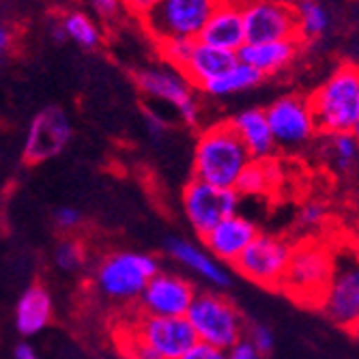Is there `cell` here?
Returning <instances> with one entry per match:
<instances>
[{"mask_svg":"<svg viewBox=\"0 0 359 359\" xmlns=\"http://www.w3.org/2000/svg\"><path fill=\"white\" fill-rule=\"evenodd\" d=\"M52 39L56 43H62L65 39H69L67 37V30H65V26H62V20H58V22L52 24Z\"/></svg>","mask_w":359,"mask_h":359,"instance_id":"cell-42","label":"cell"},{"mask_svg":"<svg viewBox=\"0 0 359 359\" xmlns=\"http://www.w3.org/2000/svg\"><path fill=\"white\" fill-rule=\"evenodd\" d=\"M13 359H41L39 353L35 351V346H30L28 342H20L13 348Z\"/></svg>","mask_w":359,"mask_h":359,"instance_id":"cell-39","label":"cell"},{"mask_svg":"<svg viewBox=\"0 0 359 359\" xmlns=\"http://www.w3.org/2000/svg\"><path fill=\"white\" fill-rule=\"evenodd\" d=\"M237 62H239V54L217 50L213 46H207V43L198 41V43H196V50H194L189 62H187V67L181 74L194 84V88L203 90L209 82L217 80L228 69H233Z\"/></svg>","mask_w":359,"mask_h":359,"instance_id":"cell-21","label":"cell"},{"mask_svg":"<svg viewBox=\"0 0 359 359\" xmlns=\"http://www.w3.org/2000/svg\"><path fill=\"white\" fill-rule=\"evenodd\" d=\"M280 181V168L271 159H254L250 168L243 172L237 191L241 196H260L269 194Z\"/></svg>","mask_w":359,"mask_h":359,"instance_id":"cell-25","label":"cell"},{"mask_svg":"<svg viewBox=\"0 0 359 359\" xmlns=\"http://www.w3.org/2000/svg\"><path fill=\"white\" fill-rule=\"evenodd\" d=\"M166 254L179 263L183 269L191 271L196 278L205 280L209 286L213 288H228L233 282L231 273L224 267V263L219 260L203 245H196L187 239H181V237H170L166 239Z\"/></svg>","mask_w":359,"mask_h":359,"instance_id":"cell-17","label":"cell"},{"mask_svg":"<svg viewBox=\"0 0 359 359\" xmlns=\"http://www.w3.org/2000/svg\"><path fill=\"white\" fill-rule=\"evenodd\" d=\"M198 290L196 286L172 271H159L147 286L140 297V314L144 316H164L183 318L191 310Z\"/></svg>","mask_w":359,"mask_h":359,"instance_id":"cell-15","label":"cell"},{"mask_svg":"<svg viewBox=\"0 0 359 359\" xmlns=\"http://www.w3.org/2000/svg\"><path fill=\"white\" fill-rule=\"evenodd\" d=\"M265 112L271 125L276 144L282 151H299L320 134L308 97L302 95L280 97L269 108H265Z\"/></svg>","mask_w":359,"mask_h":359,"instance_id":"cell-10","label":"cell"},{"mask_svg":"<svg viewBox=\"0 0 359 359\" xmlns=\"http://www.w3.org/2000/svg\"><path fill=\"white\" fill-rule=\"evenodd\" d=\"M134 82L151 100H159L177 110L181 121L196 127L201 118V108L196 102L194 84L172 67H149L134 74Z\"/></svg>","mask_w":359,"mask_h":359,"instance_id":"cell-11","label":"cell"},{"mask_svg":"<svg viewBox=\"0 0 359 359\" xmlns=\"http://www.w3.org/2000/svg\"><path fill=\"white\" fill-rule=\"evenodd\" d=\"M353 134H355L357 140H359V121H357V125H355V129H353Z\"/></svg>","mask_w":359,"mask_h":359,"instance_id":"cell-43","label":"cell"},{"mask_svg":"<svg viewBox=\"0 0 359 359\" xmlns=\"http://www.w3.org/2000/svg\"><path fill=\"white\" fill-rule=\"evenodd\" d=\"M54 224L62 233H74L82 226V213L76 207H60L54 213Z\"/></svg>","mask_w":359,"mask_h":359,"instance_id":"cell-32","label":"cell"},{"mask_svg":"<svg viewBox=\"0 0 359 359\" xmlns=\"http://www.w3.org/2000/svg\"><path fill=\"white\" fill-rule=\"evenodd\" d=\"M198 41L217 50L239 54V50L248 43L243 11L233 7H217V11L201 32Z\"/></svg>","mask_w":359,"mask_h":359,"instance_id":"cell-19","label":"cell"},{"mask_svg":"<svg viewBox=\"0 0 359 359\" xmlns=\"http://www.w3.org/2000/svg\"><path fill=\"white\" fill-rule=\"evenodd\" d=\"M217 7V0H161L140 22L155 43L166 39H198Z\"/></svg>","mask_w":359,"mask_h":359,"instance_id":"cell-6","label":"cell"},{"mask_svg":"<svg viewBox=\"0 0 359 359\" xmlns=\"http://www.w3.org/2000/svg\"><path fill=\"white\" fill-rule=\"evenodd\" d=\"M62 26L67 30V37L72 41H76L78 46L86 48V50H95L97 46L102 43V32L93 24V20L80 11H72L65 13L62 18Z\"/></svg>","mask_w":359,"mask_h":359,"instance_id":"cell-27","label":"cell"},{"mask_svg":"<svg viewBox=\"0 0 359 359\" xmlns=\"http://www.w3.org/2000/svg\"><path fill=\"white\" fill-rule=\"evenodd\" d=\"M263 74L256 72L254 67L245 62H237L233 69H228L224 76H219L217 80L209 82L203 93L211 95V97H226V95H235V93H243V90H250L254 86H258L263 82Z\"/></svg>","mask_w":359,"mask_h":359,"instance_id":"cell-24","label":"cell"},{"mask_svg":"<svg viewBox=\"0 0 359 359\" xmlns=\"http://www.w3.org/2000/svg\"><path fill=\"white\" fill-rule=\"evenodd\" d=\"M90 5L95 7V11L100 13L106 20H112L118 15L121 7H123V0H90Z\"/></svg>","mask_w":359,"mask_h":359,"instance_id":"cell-37","label":"cell"},{"mask_svg":"<svg viewBox=\"0 0 359 359\" xmlns=\"http://www.w3.org/2000/svg\"><path fill=\"white\" fill-rule=\"evenodd\" d=\"M11 39H13V32L9 30V26L0 28V52L7 54L11 50Z\"/></svg>","mask_w":359,"mask_h":359,"instance_id":"cell-40","label":"cell"},{"mask_svg":"<svg viewBox=\"0 0 359 359\" xmlns=\"http://www.w3.org/2000/svg\"><path fill=\"white\" fill-rule=\"evenodd\" d=\"M318 310L340 330L359 336V250H336V267Z\"/></svg>","mask_w":359,"mask_h":359,"instance_id":"cell-7","label":"cell"},{"mask_svg":"<svg viewBox=\"0 0 359 359\" xmlns=\"http://www.w3.org/2000/svg\"><path fill=\"white\" fill-rule=\"evenodd\" d=\"M245 338L263 353L265 357L273 351V346H276V336H273V332H271V327H267V325H263V323H252V325H248V334H245Z\"/></svg>","mask_w":359,"mask_h":359,"instance_id":"cell-31","label":"cell"},{"mask_svg":"<svg viewBox=\"0 0 359 359\" xmlns=\"http://www.w3.org/2000/svg\"><path fill=\"white\" fill-rule=\"evenodd\" d=\"M132 327L161 359H185V355L198 344L187 316L164 318V316H138L129 323Z\"/></svg>","mask_w":359,"mask_h":359,"instance_id":"cell-14","label":"cell"},{"mask_svg":"<svg viewBox=\"0 0 359 359\" xmlns=\"http://www.w3.org/2000/svg\"><path fill=\"white\" fill-rule=\"evenodd\" d=\"M357 209H359V198H357Z\"/></svg>","mask_w":359,"mask_h":359,"instance_id":"cell-44","label":"cell"},{"mask_svg":"<svg viewBox=\"0 0 359 359\" xmlns=\"http://www.w3.org/2000/svg\"><path fill=\"white\" fill-rule=\"evenodd\" d=\"M187 320L198 342L228 351L248 334V323L233 299L222 290H203L196 297Z\"/></svg>","mask_w":359,"mask_h":359,"instance_id":"cell-5","label":"cell"},{"mask_svg":"<svg viewBox=\"0 0 359 359\" xmlns=\"http://www.w3.org/2000/svg\"><path fill=\"white\" fill-rule=\"evenodd\" d=\"M241 194L237 189L217 187L194 179L181 191V207L191 231L201 239L217 224L237 215Z\"/></svg>","mask_w":359,"mask_h":359,"instance_id":"cell-8","label":"cell"},{"mask_svg":"<svg viewBox=\"0 0 359 359\" xmlns=\"http://www.w3.org/2000/svg\"><path fill=\"white\" fill-rule=\"evenodd\" d=\"M74 136L72 121L62 108L48 106L32 116L22 147V159L35 166L58 157Z\"/></svg>","mask_w":359,"mask_h":359,"instance_id":"cell-12","label":"cell"},{"mask_svg":"<svg viewBox=\"0 0 359 359\" xmlns=\"http://www.w3.org/2000/svg\"><path fill=\"white\" fill-rule=\"evenodd\" d=\"M52 316H54V304L48 288L41 284H32L22 292V297L15 304V312H13L15 330L26 338L37 336L52 323Z\"/></svg>","mask_w":359,"mask_h":359,"instance_id":"cell-18","label":"cell"},{"mask_svg":"<svg viewBox=\"0 0 359 359\" xmlns=\"http://www.w3.org/2000/svg\"><path fill=\"white\" fill-rule=\"evenodd\" d=\"M231 123L254 159H271V153L278 149V144L265 110H243L237 116H233Z\"/></svg>","mask_w":359,"mask_h":359,"instance_id":"cell-22","label":"cell"},{"mask_svg":"<svg viewBox=\"0 0 359 359\" xmlns=\"http://www.w3.org/2000/svg\"><path fill=\"white\" fill-rule=\"evenodd\" d=\"M228 359H265V355L260 353L248 338H243L233 348H228Z\"/></svg>","mask_w":359,"mask_h":359,"instance_id":"cell-34","label":"cell"},{"mask_svg":"<svg viewBox=\"0 0 359 359\" xmlns=\"http://www.w3.org/2000/svg\"><path fill=\"white\" fill-rule=\"evenodd\" d=\"M320 134H348L359 121V67L344 62L310 97Z\"/></svg>","mask_w":359,"mask_h":359,"instance_id":"cell-3","label":"cell"},{"mask_svg":"<svg viewBox=\"0 0 359 359\" xmlns=\"http://www.w3.org/2000/svg\"><path fill=\"white\" fill-rule=\"evenodd\" d=\"M118 346L125 359H161L129 325H125L118 332Z\"/></svg>","mask_w":359,"mask_h":359,"instance_id":"cell-30","label":"cell"},{"mask_svg":"<svg viewBox=\"0 0 359 359\" xmlns=\"http://www.w3.org/2000/svg\"><path fill=\"white\" fill-rule=\"evenodd\" d=\"M219 3V7H233V9H241V11H245L250 5H254L256 0H217Z\"/></svg>","mask_w":359,"mask_h":359,"instance_id":"cell-41","label":"cell"},{"mask_svg":"<svg viewBox=\"0 0 359 359\" xmlns=\"http://www.w3.org/2000/svg\"><path fill=\"white\" fill-rule=\"evenodd\" d=\"M196 43H198V39H166L157 43V52L168 67L183 72L196 50Z\"/></svg>","mask_w":359,"mask_h":359,"instance_id":"cell-29","label":"cell"},{"mask_svg":"<svg viewBox=\"0 0 359 359\" xmlns=\"http://www.w3.org/2000/svg\"><path fill=\"white\" fill-rule=\"evenodd\" d=\"M86 256H88V250L84 245L82 239L78 237H65L56 250H54V263L60 271H80L84 265H86Z\"/></svg>","mask_w":359,"mask_h":359,"instance_id":"cell-28","label":"cell"},{"mask_svg":"<svg viewBox=\"0 0 359 359\" xmlns=\"http://www.w3.org/2000/svg\"><path fill=\"white\" fill-rule=\"evenodd\" d=\"M295 7L299 15V35L304 41L320 37L330 28V11L316 0H299Z\"/></svg>","mask_w":359,"mask_h":359,"instance_id":"cell-26","label":"cell"},{"mask_svg":"<svg viewBox=\"0 0 359 359\" xmlns=\"http://www.w3.org/2000/svg\"><path fill=\"white\" fill-rule=\"evenodd\" d=\"M292 248L295 245L278 235L260 233L233 267L248 282L280 290L290 265Z\"/></svg>","mask_w":359,"mask_h":359,"instance_id":"cell-9","label":"cell"},{"mask_svg":"<svg viewBox=\"0 0 359 359\" xmlns=\"http://www.w3.org/2000/svg\"><path fill=\"white\" fill-rule=\"evenodd\" d=\"M159 260L144 252L121 250L106 254L93 271V286L112 304L140 302L149 282L159 273Z\"/></svg>","mask_w":359,"mask_h":359,"instance_id":"cell-2","label":"cell"},{"mask_svg":"<svg viewBox=\"0 0 359 359\" xmlns=\"http://www.w3.org/2000/svg\"><path fill=\"white\" fill-rule=\"evenodd\" d=\"M252 161L254 157L228 118L201 129L194 144L191 175L194 179L217 187L237 189Z\"/></svg>","mask_w":359,"mask_h":359,"instance_id":"cell-1","label":"cell"},{"mask_svg":"<svg viewBox=\"0 0 359 359\" xmlns=\"http://www.w3.org/2000/svg\"><path fill=\"white\" fill-rule=\"evenodd\" d=\"M248 43L302 39L297 7L288 0H256L243 11Z\"/></svg>","mask_w":359,"mask_h":359,"instance_id":"cell-13","label":"cell"},{"mask_svg":"<svg viewBox=\"0 0 359 359\" xmlns=\"http://www.w3.org/2000/svg\"><path fill=\"white\" fill-rule=\"evenodd\" d=\"M258 226L245 215H233L217 224L211 233L203 237V245L224 265H235L243 252L258 237Z\"/></svg>","mask_w":359,"mask_h":359,"instance_id":"cell-16","label":"cell"},{"mask_svg":"<svg viewBox=\"0 0 359 359\" xmlns=\"http://www.w3.org/2000/svg\"><path fill=\"white\" fill-rule=\"evenodd\" d=\"M336 267V250L318 239H306L292 248L282 292L308 308H318Z\"/></svg>","mask_w":359,"mask_h":359,"instance_id":"cell-4","label":"cell"},{"mask_svg":"<svg viewBox=\"0 0 359 359\" xmlns=\"http://www.w3.org/2000/svg\"><path fill=\"white\" fill-rule=\"evenodd\" d=\"M318 144L320 159L332 172L348 175L359 166V140L353 132L348 134H320Z\"/></svg>","mask_w":359,"mask_h":359,"instance_id":"cell-23","label":"cell"},{"mask_svg":"<svg viewBox=\"0 0 359 359\" xmlns=\"http://www.w3.org/2000/svg\"><path fill=\"white\" fill-rule=\"evenodd\" d=\"M185 359H228V351H222V348L198 342L185 355Z\"/></svg>","mask_w":359,"mask_h":359,"instance_id":"cell-35","label":"cell"},{"mask_svg":"<svg viewBox=\"0 0 359 359\" xmlns=\"http://www.w3.org/2000/svg\"><path fill=\"white\" fill-rule=\"evenodd\" d=\"M304 39H288V41H271V43H245L239 50V60L254 67L263 76L278 74L286 69L295 60L299 50L304 48Z\"/></svg>","mask_w":359,"mask_h":359,"instance_id":"cell-20","label":"cell"},{"mask_svg":"<svg viewBox=\"0 0 359 359\" xmlns=\"http://www.w3.org/2000/svg\"><path fill=\"white\" fill-rule=\"evenodd\" d=\"M327 219V207L323 203H306L299 211V224L304 228H318Z\"/></svg>","mask_w":359,"mask_h":359,"instance_id":"cell-33","label":"cell"},{"mask_svg":"<svg viewBox=\"0 0 359 359\" xmlns=\"http://www.w3.org/2000/svg\"><path fill=\"white\" fill-rule=\"evenodd\" d=\"M144 121H147V127H149V132L157 138V136H161L166 132V127H168V123L161 118L159 114H155V112H149V110H144Z\"/></svg>","mask_w":359,"mask_h":359,"instance_id":"cell-38","label":"cell"},{"mask_svg":"<svg viewBox=\"0 0 359 359\" xmlns=\"http://www.w3.org/2000/svg\"><path fill=\"white\" fill-rule=\"evenodd\" d=\"M161 3V0H123V7L127 9L129 15H136V18H144L149 15L157 5Z\"/></svg>","mask_w":359,"mask_h":359,"instance_id":"cell-36","label":"cell"}]
</instances>
